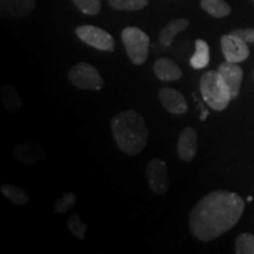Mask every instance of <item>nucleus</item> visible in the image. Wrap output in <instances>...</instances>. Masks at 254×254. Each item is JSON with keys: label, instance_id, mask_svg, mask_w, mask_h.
<instances>
[{"label": "nucleus", "instance_id": "4", "mask_svg": "<svg viewBox=\"0 0 254 254\" xmlns=\"http://www.w3.org/2000/svg\"><path fill=\"white\" fill-rule=\"evenodd\" d=\"M122 40L131 62L134 65H142L148 57L150 37L140 28L129 26L123 30Z\"/></svg>", "mask_w": 254, "mask_h": 254}, {"label": "nucleus", "instance_id": "24", "mask_svg": "<svg viewBox=\"0 0 254 254\" xmlns=\"http://www.w3.org/2000/svg\"><path fill=\"white\" fill-rule=\"evenodd\" d=\"M72 2L79 11L87 15L98 14L101 9L100 0H72Z\"/></svg>", "mask_w": 254, "mask_h": 254}, {"label": "nucleus", "instance_id": "14", "mask_svg": "<svg viewBox=\"0 0 254 254\" xmlns=\"http://www.w3.org/2000/svg\"><path fill=\"white\" fill-rule=\"evenodd\" d=\"M155 75L163 81L179 80L183 77V71L179 66L170 58H159L154 63Z\"/></svg>", "mask_w": 254, "mask_h": 254}, {"label": "nucleus", "instance_id": "19", "mask_svg": "<svg viewBox=\"0 0 254 254\" xmlns=\"http://www.w3.org/2000/svg\"><path fill=\"white\" fill-rule=\"evenodd\" d=\"M1 193L15 205L24 206L30 201V196H28L26 190L15 185H11V184H4L1 186Z\"/></svg>", "mask_w": 254, "mask_h": 254}, {"label": "nucleus", "instance_id": "1", "mask_svg": "<svg viewBox=\"0 0 254 254\" xmlns=\"http://www.w3.org/2000/svg\"><path fill=\"white\" fill-rule=\"evenodd\" d=\"M245 201L237 193L213 190L200 199L190 214V231L196 239L211 241L240 220Z\"/></svg>", "mask_w": 254, "mask_h": 254}, {"label": "nucleus", "instance_id": "26", "mask_svg": "<svg viewBox=\"0 0 254 254\" xmlns=\"http://www.w3.org/2000/svg\"><path fill=\"white\" fill-rule=\"evenodd\" d=\"M247 200H249V201H252L253 198H252V196H249V198H247Z\"/></svg>", "mask_w": 254, "mask_h": 254}, {"label": "nucleus", "instance_id": "11", "mask_svg": "<svg viewBox=\"0 0 254 254\" xmlns=\"http://www.w3.org/2000/svg\"><path fill=\"white\" fill-rule=\"evenodd\" d=\"M159 99H160V103L165 110H167L170 113L176 114V116L186 113L189 110V105H187L185 97L174 88H161L159 91Z\"/></svg>", "mask_w": 254, "mask_h": 254}, {"label": "nucleus", "instance_id": "23", "mask_svg": "<svg viewBox=\"0 0 254 254\" xmlns=\"http://www.w3.org/2000/svg\"><path fill=\"white\" fill-rule=\"evenodd\" d=\"M237 254H254V236L250 233H243L236 240Z\"/></svg>", "mask_w": 254, "mask_h": 254}, {"label": "nucleus", "instance_id": "17", "mask_svg": "<svg viewBox=\"0 0 254 254\" xmlns=\"http://www.w3.org/2000/svg\"><path fill=\"white\" fill-rule=\"evenodd\" d=\"M209 63L208 44L202 39L195 40V52L190 60V66L194 69L205 68Z\"/></svg>", "mask_w": 254, "mask_h": 254}, {"label": "nucleus", "instance_id": "9", "mask_svg": "<svg viewBox=\"0 0 254 254\" xmlns=\"http://www.w3.org/2000/svg\"><path fill=\"white\" fill-rule=\"evenodd\" d=\"M36 7V0H0V17L15 20L27 17Z\"/></svg>", "mask_w": 254, "mask_h": 254}, {"label": "nucleus", "instance_id": "3", "mask_svg": "<svg viewBox=\"0 0 254 254\" xmlns=\"http://www.w3.org/2000/svg\"><path fill=\"white\" fill-rule=\"evenodd\" d=\"M200 92L206 104L214 111H224L232 100L230 91L218 71H207L202 74Z\"/></svg>", "mask_w": 254, "mask_h": 254}, {"label": "nucleus", "instance_id": "7", "mask_svg": "<svg viewBox=\"0 0 254 254\" xmlns=\"http://www.w3.org/2000/svg\"><path fill=\"white\" fill-rule=\"evenodd\" d=\"M146 176L152 192L155 194H165L168 190L167 165L161 159L154 158L146 166Z\"/></svg>", "mask_w": 254, "mask_h": 254}, {"label": "nucleus", "instance_id": "8", "mask_svg": "<svg viewBox=\"0 0 254 254\" xmlns=\"http://www.w3.org/2000/svg\"><path fill=\"white\" fill-rule=\"evenodd\" d=\"M221 50L225 59L230 63L245 62L250 57L247 44L232 33L221 37Z\"/></svg>", "mask_w": 254, "mask_h": 254}, {"label": "nucleus", "instance_id": "21", "mask_svg": "<svg viewBox=\"0 0 254 254\" xmlns=\"http://www.w3.org/2000/svg\"><path fill=\"white\" fill-rule=\"evenodd\" d=\"M66 225H67L68 231L71 232L73 236L79 238V239H85V237H86L87 227L86 225L84 224V221L81 220L80 215L77 213L72 214L71 217L67 219V221H66Z\"/></svg>", "mask_w": 254, "mask_h": 254}, {"label": "nucleus", "instance_id": "25", "mask_svg": "<svg viewBox=\"0 0 254 254\" xmlns=\"http://www.w3.org/2000/svg\"><path fill=\"white\" fill-rule=\"evenodd\" d=\"M231 33L240 38L246 44H254V28H239V30H233Z\"/></svg>", "mask_w": 254, "mask_h": 254}, {"label": "nucleus", "instance_id": "12", "mask_svg": "<svg viewBox=\"0 0 254 254\" xmlns=\"http://www.w3.org/2000/svg\"><path fill=\"white\" fill-rule=\"evenodd\" d=\"M178 155L184 161H190L198 150V135L193 127H185L178 139Z\"/></svg>", "mask_w": 254, "mask_h": 254}, {"label": "nucleus", "instance_id": "22", "mask_svg": "<svg viewBox=\"0 0 254 254\" xmlns=\"http://www.w3.org/2000/svg\"><path fill=\"white\" fill-rule=\"evenodd\" d=\"M75 202H77V196H75L74 193H64L55 202L53 212L57 214L66 213V212L69 211L75 205Z\"/></svg>", "mask_w": 254, "mask_h": 254}, {"label": "nucleus", "instance_id": "18", "mask_svg": "<svg viewBox=\"0 0 254 254\" xmlns=\"http://www.w3.org/2000/svg\"><path fill=\"white\" fill-rule=\"evenodd\" d=\"M200 6L214 18H224L231 13V6L225 0H201Z\"/></svg>", "mask_w": 254, "mask_h": 254}, {"label": "nucleus", "instance_id": "15", "mask_svg": "<svg viewBox=\"0 0 254 254\" xmlns=\"http://www.w3.org/2000/svg\"><path fill=\"white\" fill-rule=\"evenodd\" d=\"M189 25L190 21L185 18L174 19L171 23H168L166 26L160 31V34H159V40H160L161 45L165 47L172 45L174 38H176L180 32L185 31L186 28L189 27Z\"/></svg>", "mask_w": 254, "mask_h": 254}, {"label": "nucleus", "instance_id": "10", "mask_svg": "<svg viewBox=\"0 0 254 254\" xmlns=\"http://www.w3.org/2000/svg\"><path fill=\"white\" fill-rule=\"evenodd\" d=\"M218 72L230 91L232 100L236 99L239 95L241 82H243V68L238 66L236 63H230L226 60L219 65Z\"/></svg>", "mask_w": 254, "mask_h": 254}, {"label": "nucleus", "instance_id": "13", "mask_svg": "<svg viewBox=\"0 0 254 254\" xmlns=\"http://www.w3.org/2000/svg\"><path fill=\"white\" fill-rule=\"evenodd\" d=\"M46 152L43 146L36 142H24L13 150V158L23 164H37L45 158Z\"/></svg>", "mask_w": 254, "mask_h": 254}, {"label": "nucleus", "instance_id": "6", "mask_svg": "<svg viewBox=\"0 0 254 254\" xmlns=\"http://www.w3.org/2000/svg\"><path fill=\"white\" fill-rule=\"evenodd\" d=\"M75 34L82 43L87 44L93 49L106 51V52L114 51L116 43H114L113 37L103 28L92 26V25H82V26L77 27Z\"/></svg>", "mask_w": 254, "mask_h": 254}, {"label": "nucleus", "instance_id": "2", "mask_svg": "<svg viewBox=\"0 0 254 254\" xmlns=\"http://www.w3.org/2000/svg\"><path fill=\"white\" fill-rule=\"evenodd\" d=\"M117 146L128 155H136L144 150L148 140V129L142 117L133 110L117 114L111 122Z\"/></svg>", "mask_w": 254, "mask_h": 254}, {"label": "nucleus", "instance_id": "27", "mask_svg": "<svg viewBox=\"0 0 254 254\" xmlns=\"http://www.w3.org/2000/svg\"><path fill=\"white\" fill-rule=\"evenodd\" d=\"M252 1H253V2H254V0H252Z\"/></svg>", "mask_w": 254, "mask_h": 254}, {"label": "nucleus", "instance_id": "16", "mask_svg": "<svg viewBox=\"0 0 254 254\" xmlns=\"http://www.w3.org/2000/svg\"><path fill=\"white\" fill-rule=\"evenodd\" d=\"M0 98H1V104L8 112H17L20 110L23 101L19 97L18 92L15 91L14 87L5 85L0 90Z\"/></svg>", "mask_w": 254, "mask_h": 254}, {"label": "nucleus", "instance_id": "5", "mask_svg": "<svg viewBox=\"0 0 254 254\" xmlns=\"http://www.w3.org/2000/svg\"><path fill=\"white\" fill-rule=\"evenodd\" d=\"M69 81L80 90L99 91L104 86V79L99 71L87 63H79L69 69Z\"/></svg>", "mask_w": 254, "mask_h": 254}, {"label": "nucleus", "instance_id": "20", "mask_svg": "<svg viewBox=\"0 0 254 254\" xmlns=\"http://www.w3.org/2000/svg\"><path fill=\"white\" fill-rule=\"evenodd\" d=\"M148 0H109V5L118 11H139L146 7Z\"/></svg>", "mask_w": 254, "mask_h": 254}]
</instances>
